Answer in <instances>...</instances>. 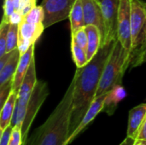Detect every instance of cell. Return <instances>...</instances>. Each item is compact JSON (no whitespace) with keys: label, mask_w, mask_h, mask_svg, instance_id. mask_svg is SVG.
I'll return each mask as SVG.
<instances>
[{"label":"cell","mask_w":146,"mask_h":145,"mask_svg":"<svg viewBox=\"0 0 146 145\" xmlns=\"http://www.w3.org/2000/svg\"><path fill=\"white\" fill-rule=\"evenodd\" d=\"M71 42H74L82 49L86 50L87 47V33L86 30V26L80 27L75 31L71 32Z\"/></svg>","instance_id":"cell-22"},{"label":"cell","mask_w":146,"mask_h":145,"mask_svg":"<svg viewBox=\"0 0 146 145\" xmlns=\"http://www.w3.org/2000/svg\"><path fill=\"white\" fill-rule=\"evenodd\" d=\"M37 81L38 79L36 77L35 59L33 58L24 77L22 84L18 91L16 105L10 125L12 127L19 126L21 128L27 111V107Z\"/></svg>","instance_id":"cell-5"},{"label":"cell","mask_w":146,"mask_h":145,"mask_svg":"<svg viewBox=\"0 0 146 145\" xmlns=\"http://www.w3.org/2000/svg\"><path fill=\"white\" fill-rule=\"evenodd\" d=\"M131 24H132V5L131 0H120L118 13L117 39L122 46L131 51Z\"/></svg>","instance_id":"cell-9"},{"label":"cell","mask_w":146,"mask_h":145,"mask_svg":"<svg viewBox=\"0 0 146 145\" xmlns=\"http://www.w3.org/2000/svg\"><path fill=\"white\" fill-rule=\"evenodd\" d=\"M135 143H136V140H135V139H133V138H132L127 137V138H125V140L122 141L119 145H134Z\"/></svg>","instance_id":"cell-30"},{"label":"cell","mask_w":146,"mask_h":145,"mask_svg":"<svg viewBox=\"0 0 146 145\" xmlns=\"http://www.w3.org/2000/svg\"><path fill=\"white\" fill-rule=\"evenodd\" d=\"M9 145H23V138L21 128L19 126L13 127V132L9 140Z\"/></svg>","instance_id":"cell-25"},{"label":"cell","mask_w":146,"mask_h":145,"mask_svg":"<svg viewBox=\"0 0 146 145\" xmlns=\"http://www.w3.org/2000/svg\"><path fill=\"white\" fill-rule=\"evenodd\" d=\"M21 54L17 49L15 50L9 61L0 70V90H12L14 77L20 61Z\"/></svg>","instance_id":"cell-13"},{"label":"cell","mask_w":146,"mask_h":145,"mask_svg":"<svg viewBox=\"0 0 146 145\" xmlns=\"http://www.w3.org/2000/svg\"><path fill=\"white\" fill-rule=\"evenodd\" d=\"M131 66L134 68L144 62L146 50V3L142 0H131Z\"/></svg>","instance_id":"cell-4"},{"label":"cell","mask_w":146,"mask_h":145,"mask_svg":"<svg viewBox=\"0 0 146 145\" xmlns=\"http://www.w3.org/2000/svg\"><path fill=\"white\" fill-rule=\"evenodd\" d=\"M10 23L2 20L0 25V57L6 53L7 48V37Z\"/></svg>","instance_id":"cell-24"},{"label":"cell","mask_w":146,"mask_h":145,"mask_svg":"<svg viewBox=\"0 0 146 145\" xmlns=\"http://www.w3.org/2000/svg\"><path fill=\"white\" fill-rule=\"evenodd\" d=\"M44 23H32L24 19L19 23L18 50L20 54H24L31 45L35 44L44 30Z\"/></svg>","instance_id":"cell-10"},{"label":"cell","mask_w":146,"mask_h":145,"mask_svg":"<svg viewBox=\"0 0 146 145\" xmlns=\"http://www.w3.org/2000/svg\"><path fill=\"white\" fill-rule=\"evenodd\" d=\"M87 33V47L86 54L88 61H91L98 52L103 42V34L100 29L94 25L86 26Z\"/></svg>","instance_id":"cell-17"},{"label":"cell","mask_w":146,"mask_h":145,"mask_svg":"<svg viewBox=\"0 0 146 145\" xmlns=\"http://www.w3.org/2000/svg\"><path fill=\"white\" fill-rule=\"evenodd\" d=\"M75 0H43L41 6L44 10V28L69 18Z\"/></svg>","instance_id":"cell-8"},{"label":"cell","mask_w":146,"mask_h":145,"mask_svg":"<svg viewBox=\"0 0 146 145\" xmlns=\"http://www.w3.org/2000/svg\"><path fill=\"white\" fill-rule=\"evenodd\" d=\"M22 19L32 23H44V10L41 5L34 7L27 15Z\"/></svg>","instance_id":"cell-23"},{"label":"cell","mask_w":146,"mask_h":145,"mask_svg":"<svg viewBox=\"0 0 146 145\" xmlns=\"http://www.w3.org/2000/svg\"><path fill=\"white\" fill-rule=\"evenodd\" d=\"M36 2L37 0H24L21 8V15L22 17L27 15L34 7H36Z\"/></svg>","instance_id":"cell-26"},{"label":"cell","mask_w":146,"mask_h":145,"mask_svg":"<svg viewBox=\"0 0 146 145\" xmlns=\"http://www.w3.org/2000/svg\"><path fill=\"white\" fill-rule=\"evenodd\" d=\"M13 132V127L11 126H8L3 132H1V138H0V145H9L11 134Z\"/></svg>","instance_id":"cell-27"},{"label":"cell","mask_w":146,"mask_h":145,"mask_svg":"<svg viewBox=\"0 0 146 145\" xmlns=\"http://www.w3.org/2000/svg\"><path fill=\"white\" fill-rule=\"evenodd\" d=\"M18 34H19V24L10 23L9 29L7 37V48L6 53L11 52L18 48Z\"/></svg>","instance_id":"cell-21"},{"label":"cell","mask_w":146,"mask_h":145,"mask_svg":"<svg viewBox=\"0 0 146 145\" xmlns=\"http://www.w3.org/2000/svg\"><path fill=\"white\" fill-rule=\"evenodd\" d=\"M119 3L120 0H102L100 3L104 24V37L102 44L117 39Z\"/></svg>","instance_id":"cell-7"},{"label":"cell","mask_w":146,"mask_h":145,"mask_svg":"<svg viewBox=\"0 0 146 145\" xmlns=\"http://www.w3.org/2000/svg\"><path fill=\"white\" fill-rule=\"evenodd\" d=\"M126 97L127 91L122 85H115L109 92H107L103 112L106 113L108 115H112L115 112L119 103L121 102Z\"/></svg>","instance_id":"cell-16"},{"label":"cell","mask_w":146,"mask_h":145,"mask_svg":"<svg viewBox=\"0 0 146 145\" xmlns=\"http://www.w3.org/2000/svg\"><path fill=\"white\" fill-rule=\"evenodd\" d=\"M107 93L103 94L101 96L96 97V98L93 100L92 103L91 104L90 108L88 109L87 112L86 113L84 118L82 119L81 122L79 124L78 127L75 129V131L74 132V133L68 138V141H67V145H68L95 118L96 116L103 111V108H104V101L106 98Z\"/></svg>","instance_id":"cell-12"},{"label":"cell","mask_w":146,"mask_h":145,"mask_svg":"<svg viewBox=\"0 0 146 145\" xmlns=\"http://www.w3.org/2000/svg\"><path fill=\"white\" fill-rule=\"evenodd\" d=\"M15 50L11 51V52H8V53H5L3 56L0 57V70L4 67V65L9 61V59L11 58L13 53H14Z\"/></svg>","instance_id":"cell-29"},{"label":"cell","mask_w":146,"mask_h":145,"mask_svg":"<svg viewBox=\"0 0 146 145\" xmlns=\"http://www.w3.org/2000/svg\"><path fill=\"white\" fill-rule=\"evenodd\" d=\"M74 83L73 78L58 105L46 121L27 138L24 145H67L69 138Z\"/></svg>","instance_id":"cell-2"},{"label":"cell","mask_w":146,"mask_h":145,"mask_svg":"<svg viewBox=\"0 0 146 145\" xmlns=\"http://www.w3.org/2000/svg\"><path fill=\"white\" fill-rule=\"evenodd\" d=\"M48 95H49V88L47 83L43 80H38L33 88L30 100L28 102L25 118L21 126L23 145L25 144L27 139V134L31 127V125L35 116L37 115L39 109L41 108L44 102L47 98Z\"/></svg>","instance_id":"cell-6"},{"label":"cell","mask_w":146,"mask_h":145,"mask_svg":"<svg viewBox=\"0 0 146 145\" xmlns=\"http://www.w3.org/2000/svg\"><path fill=\"white\" fill-rule=\"evenodd\" d=\"M134 145H146V142H143V141H136V143Z\"/></svg>","instance_id":"cell-31"},{"label":"cell","mask_w":146,"mask_h":145,"mask_svg":"<svg viewBox=\"0 0 146 145\" xmlns=\"http://www.w3.org/2000/svg\"><path fill=\"white\" fill-rule=\"evenodd\" d=\"M116 40L102 44L95 56L85 67L77 68L75 71L69 137L78 127L93 100L96 98L104 68Z\"/></svg>","instance_id":"cell-1"},{"label":"cell","mask_w":146,"mask_h":145,"mask_svg":"<svg viewBox=\"0 0 146 145\" xmlns=\"http://www.w3.org/2000/svg\"><path fill=\"white\" fill-rule=\"evenodd\" d=\"M98 1L99 3H101V1H102V0H98Z\"/></svg>","instance_id":"cell-33"},{"label":"cell","mask_w":146,"mask_h":145,"mask_svg":"<svg viewBox=\"0 0 146 145\" xmlns=\"http://www.w3.org/2000/svg\"><path fill=\"white\" fill-rule=\"evenodd\" d=\"M136 141H143V142H146V116L144 121V123L139 130L138 138Z\"/></svg>","instance_id":"cell-28"},{"label":"cell","mask_w":146,"mask_h":145,"mask_svg":"<svg viewBox=\"0 0 146 145\" xmlns=\"http://www.w3.org/2000/svg\"><path fill=\"white\" fill-rule=\"evenodd\" d=\"M131 51L125 49L117 39L104 68L96 97L109 92L116 85H121L125 72L131 66Z\"/></svg>","instance_id":"cell-3"},{"label":"cell","mask_w":146,"mask_h":145,"mask_svg":"<svg viewBox=\"0 0 146 145\" xmlns=\"http://www.w3.org/2000/svg\"><path fill=\"white\" fill-rule=\"evenodd\" d=\"M71 51H72L73 60L77 68H83L88 63L89 61L87 58L86 50L85 49H82L74 42H71Z\"/></svg>","instance_id":"cell-20"},{"label":"cell","mask_w":146,"mask_h":145,"mask_svg":"<svg viewBox=\"0 0 146 145\" xmlns=\"http://www.w3.org/2000/svg\"><path fill=\"white\" fill-rule=\"evenodd\" d=\"M146 62V50L145 54H144V62Z\"/></svg>","instance_id":"cell-32"},{"label":"cell","mask_w":146,"mask_h":145,"mask_svg":"<svg viewBox=\"0 0 146 145\" xmlns=\"http://www.w3.org/2000/svg\"><path fill=\"white\" fill-rule=\"evenodd\" d=\"M146 116V103H141L129 111L127 137L137 140L139 130Z\"/></svg>","instance_id":"cell-14"},{"label":"cell","mask_w":146,"mask_h":145,"mask_svg":"<svg viewBox=\"0 0 146 145\" xmlns=\"http://www.w3.org/2000/svg\"><path fill=\"white\" fill-rule=\"evenodd\" d=\"M82 3H83L86 26L94 25L98 26L103 34V39H104V24L100 3L98 0H82Z\"/></svg>","instance_id":"cell-11"},{"label":"cell","mask_w":146,"mask_h":145,"mask_svg":"<svg viewBox=\"0 0 146 145\" xmlns=\"http://www.w3.org/2000/svg\"><path fill=\"white\" fill-rule=\"evenodd\" d=\"M71 32L86 26L82 0H75L69 15Z\"/></svg>","instance_id":"cell-19"},{"label":"cell","mask_w":146,"mask_h":145,"mask_svg":"<svg viewBox=\"0 0 146 145\" xmlns=\"http://www.w3.org/2000/svg\"><path fill=\"white\" fill-rule=\"evenodd\" d=\"M34 46L35 44H33L29 47V49L22 55H21L20 61L17 66V69L14 77V82H13V91H15L18 92L22 81L24 79V77L28 70V68L34 58L33 53H34Z\"/></svg>","instance_id":"cell-15"},{"label":"cell","mask_w":146,"mask_h":145,"mask_svg":"<svg viewBox=\"0 0 146 145\" xmlns=\"http://www.w3.org/2000/svg\"><path fill=\"white\" fill-rule=\"evenodd\" d=\"M17 95H18V92L12 90V91L10 92L7 101L4 103V105L1 108L0 133L3 132L8 126H9L11 125L12 118H13L15 105H16Z\"/></svg>","instance_id":"cell-18"}]
</instances>
